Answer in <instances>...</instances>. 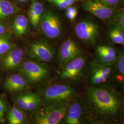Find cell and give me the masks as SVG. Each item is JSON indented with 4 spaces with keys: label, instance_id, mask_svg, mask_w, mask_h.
<instances>
[{
    "label": "cell",
    "instance_id": "cell-24",
    "mask_svg": "<svg viewBox=\"0 0 124 124\" xmlns=\"http://www.w3.org/2000/svg\"><path fill=\"white\" fill-rule=\"evenodd\" d=\"M28 94L20 95L16 96L14 98V101L16 106L23 110H26L28 104Z\"/></svg>",
    "mask_w": 124,
    "mask_h": 124
},
{
    "label": "cell",
    "instance_id": "cell-16",
    "mask_svg": "<svg viewBox=\"0 0 124 124\" xmlns=\"http://www.w3.org/2000/svg\"><path fill=\"white\" fill-rule=\"evenodd\" d=\"M44 12L43 6L40 2L33 0L29 12V16L32 25L35 28L38 26Z\"/></svg>",
    "mask_w": 124,
    "mask_h": 124
},
{
    "label": "cell",
    "instance_id": "cell-35",
    "mask_svg": "<svg viewBox=\"0 0 124 124\" xmlns=\"http://www.w3.org/2000/svg\"><path fill=\"white\" fill-rule=\"evenodd\" d=\"M122 2H123L124 3V0H122Z\"/></svg>",
    "mask_w": 124,
    "mask_h": 124
},
{
    "label": "cell",
    "instance_id": "cell-15",
    "mask_svg": "<svg viewBox=\"0 0 124 124\" xmlns=\"http://www.w3.org/2000/svg\"><path fill=\"white\" fill-rule=\"evenodd\" d=\"M26 81L21 75L15 74L8 77L5 81L4 86L8 91L11 92L21 91L26 87Z\"/></svg>",
    "mask_w": 124,
    "mask_h": 124
},
{
    "label": "cell",
    "instance_id": "cell-2",
    "mask_svg": "<svg viewBox=\"0 0 124 124\" xmlns=\"http://www.w3.org/2000/svg\"><path fill=\"white\" fill-rule=\"evenodd\" d=\"M74 95V89L70 85H53L44 91L42 100L46 106L66 103Z\"/></svg>",
    "mask_w": 124,
    "mask_h": 124
},
{
    "label": "cell",
    "instance_id": "cell-19",
    "mask_svg": "<svg viewBox=\"0 0 124 124\" xmlns=\"http://www.w3.org/2000/svg\"><path fill=\"white\" fill-rule=\"evenodd\" d=\"M8 119L10 124H23L26 119V116L23 110L17 106H13L8 113Z\"/></svg>",
    "mask_w": 124,
    "mask_h": 124
},
{
    "label": "cell",
    "instance_id": "cell-10",
    "mask_svg": "<svg viewBox=\"0 0 124 124\" xmlns=\"http://www.w3.org/2000/svg\"><path fill=\"white\" fill-rule=\"evenodd\" d=\"M95 53L97 62L107 65H114L119 52L111 45L100 44L96 46Z\"/></svg>",
    "mask_w": 124,
    "mask_h": 124
},
{
    "label": "cell",
    "instance_id": "cell-4",
    "mask_svg": "<svg viewBox=\"0 0 124 124\" xmlns=\"http://www.w3.org/2000/svg\"><path fill=\"white\" fill-rule=\"evenodd\" d=\"M75 35L80 40L91 45L95 44L98 40L100 30L97 23L92 20L80 21L75 28Z\"/></svg>",
    "mask_w": 124,
    "mask_h": 124
},
{
    "label": "cell",
    "instance_id": "cell-20",
    "mask_svg": "<svg viewBox=\"0 0 124 124\" xmlns=\"http://www.w3.org/2000/svg\"><path fill=\"white\" fill-rule=\"evenodd\" d=\"M28 19L25 16L21 14L17 16L13 24V31L16 36H22L27 31Z\"/></svg>",
    "mask_w": 124,
    "mask_h": 124
},
{
    "label": "cell",
    "instance_id": "cell-13",
    "mask_svg": "<svg viewBox=\"0 0 124 124\" xmlns=\"http://www.w3.org/2000/svg\"><path fill=\"white\" fill-rule=\"evenodd\" d=\"M84 109L81 103L75 101L69 105L64 118V122L67 124H79L81 122Z\"/></svg>",
    "mask_w": 124,
    "mask_h": 124
},
{
    "label": "cell",
    "instance_id": "cell-31",
    "mask_svg": "<svg viewBox=\"0 0 124 124\" xmlns=\"http://www.w3.org/2000/svg\"><path fill=\"white\" fill-rule=\"evenodd\" d=\"M5 31V26L2 24L0 23V36L3 35Z\"/></svg>",
    "mask_w": 124,
    "mask_h": 124
},
{
    "label": "cell",
    "instance_id": "cell-7",
    "mask_svg": "<svg viewBox=\"0 0 124 124\" xmlns=\"http://www.w3.org/2000/svg\"><path fill=\"white\" fill-rule=\"evenodd\" d=\"M42 15L40 23L42 33L49 38L58 37L62 31V24L59 18L50 11L45 12Z\"/></svg>",
    "mask_w": 124,
    "mask_h": 124
},
{
    "label": "cell",
    "instance_id": "cell-29",
    "mask_svg": "<svg viewBox=\"0 0 124 124\" xmlns=\"http://www.w3.org/2000/svg\"><path fill=\"white\" fill-rule=\"evenodd\" d=\"M62 2L66 3L69 5V6H71L72 5L75 4L76 2L79 1L80 0H58Z\"/></svg>",
    "mask_w": 124,
    "mask_h": 124
},
{
    "label": "cell",
    "instance_id": "cell-30",
    "mask_svg": "<svg viewBox=\"0 0 124 124\" xmlns=\"http://www.w3.org/2000/svg\"><path fill=\"white\" fill-rule=\"evenodd\" d=\"M66 17L68 19H69L71 21H73L75 19V18H76V15H74L72 13H67L66 12Z\"/></svg>",
    "mask_w": 124,
    "mask_h": 124
},
{
    "label": "cell",
    "instance_id": "cell-25",
    "mask_svg": "<svg viewBox=\"0 0 124 124\" xmlns=\"http://www.w3.org/2000/svg\"><path fill=\"white\" fill-rule=\"evenodd\" d=\"M114 21L124 31V7L121 9L117 10Z\"/></svg>",
    "mask_w": 124,
    "mask_h": 124
},
{
    "label": "cell",
    "instance_id": "cell-5",
    "mask_svg": "<svg viewBox=\"0 0 124 124\" xmlns=\"http://www.w3.org/2000/svg\"><path fill=\"white\" fill-rule=\"evenodd\" d=\"M85 11L92 14L104 22L114 20L118 9L113 8L98 0H85L82 3Z\"/></svg>",
    "mask_w": 124,
    "mask_h": 124
},
{
    "label": "cell",
    "instance_id": "cell-17",
    "mask_svg": "<svg viewBox=\"0 0 124 124\" xmlns=\"http://www.w3.org/2000/svg\"><path fill=\"white\" fill-rule=\"evenodd\" d=\"M107 35L112 43L124 46V31L116 23L114 22L111 24Z\"/></svg>",
    "mask_w": 124,
    "mask_h": 124
},
{
    "label": "cell",
    "instance_id": "cell-14",
    "mask_svg": "<svg viewBox=\"0 0 124 124\" xmlns=\"http://www.w3.org/2000/svg\"><path fill=\"white\" fill-rule=\"evenodd\" d=\"M23 52L20 48H13L8 52L2 60V65L6 70H13L19 66L22 60Z\"/></svg>",
    "mask_w": 124,
    "mask_h": 124
},
{
    "label": "cell",
    "instance_id": "cell-23",
    "mask_svg": "<svg viewBox=\"0 0 124 124\" xmlns=\"http://www.w3.org/2000/svg\"><path fill=\"white\" fill-rule=\"evenodd\" d=\"M15 47V45L11 43L5 37L0 36V55L8 53Z\"/></svg>",
    "mask_w": 124,
    "mask_h": 124
},
{
    "label": "cell",
    "instance_id": "cell-18",
    "mask_svg": "<svg viewBox=\"0 0 124 124\" xmlns=\"http://www.w3.org/2000/svg\"><path fill=\"white\" fill-rule=\"evenodd\" d=\"M116 81L123 83L124 82V50L119 52L117 60L114 64V74Z\"/></svg>",
    "mask_w": 124,
    "mask_h": 124
},
{
    "label": "cell",
    "instance_id": "cell-21",
    "mask_svg": "<svg viewBox=\"0 0 124 124\" xmlns=\"http://www.w3.org/2000/svg\"><path fill=\"white\" fill-rule=\"evenodd\" d=\"M16 7L8 0H0V19L9 17L16 12Z\"/></svg>",
    "mask_w": 124,
    "mask_h": 124
},
{
    "label": "cell",
    "instance_id": "cell-28",
    "mask_svg": "<svg viewBox=\"0 0 124 124\" xmlns=\"http://www.w3.org/2000/svg\"><path fill=\"white\" fill-rule=\"evenodd\" d=\"M66 9V12L67 13H72L76 16L77 15L78 12V9L75 6H72L71 5L69 6V7H68Z\"/></svg>",
    "mask_w": 124,
    "mask_h": 124
},
{
    "label": "cell",
    "instance_id": "cell-11",
    "mask_svg": "<svg viewBox=\"0 0 124 124\" xmlns=\"http://www.w3.org/2000/svg\"><path fill=\"white\" fill-rule=\"evenodd\" d=\"M28 52L31 57L40 62H50L53 57V52L52 48L47 44L42 41L33 43Z\"/></svg>",
    "mask_w": 124,
    "mask_h": 124
},
{
    "label": "cell",
    "instance_id": "cell-6",
    "mask_svg": "<svg viewBox=\"0 0 124 124\" xmlns=\"http://www.w3.org/2000/svg\"><path fill=\"white\" fill-rule=\"evenodd\" d=\"M20 71L25 80L32 84L39 82L48 74V70L45 67L30 61L23 62Z\"/></svg>",
    "mask_w": 124,
    "mask_h": 124
},
{
    "label": "cell",
    "instance_id": "cell-9",
    "mask_svg": "<svg viewBox=\"0 0 124 124\" xmlns=\"http://www.w3.org/2000/svg\"><path fill=\"white\" fill-rule=\"evenodd\" d=\"M85 66V59L81 55L66 63L60 73L62 79L74 80L81 75Z\"/></svg>",
    "mask_w": 124,
    "mask_h": 124
},
{
    "label": "cell",
    "instance_id": "cell-8",
    "mask_svg": "<svg viewBox=\"0 0 124 124\" xmlns=\"http://www.w3.org/2000/svg\"><path fill=\"white\" fill-rule=\"evenodd\" d=\"M114 65H107L97 61L92 63L89 79L92 86H100L106 83L114 74Z\"/></svg>",
    "mask_w": 124,
    "mask_h": 124
},
{
    "label": "cell",
    "instance_id": "cell-1",
    "mask_svg": "<svg viewBox=\"0 0 124 124\" xmlns=\"http://www.w3.org/2000/svg\"><path fill=\"white\" fill-rule=\"evenodd\" d=\"M86 94L98 121L109 122L121 117L124 100L115 89L101 85L92 86L87 88Z\"/></svg>",
    "mask_w": 124,
    "mask_h": 124
},
{
    "label": "cell",
    "instance_id": "cell-33",
    "mask_svg": "<svg viewBox=\"0 0 124 124\" xmlns=\"http://www.w3.org/2000/svg\"><path fill=\"white\" fill-rule=\"evenodd\" d=\"M18 0L19 2H24L26 1L27 0Z\"/></svg>",
    "mask_w": 124,
    "mask_h": 124
},
{
    "label": "cell",
    "instance_id": "cell-26",
    "mask_svg": "<svg viewBox=\"0 0 124 124\" xmlns=\"http://www.w3.org/2000/svg\"><path fill=\"white\" fill-rule=\"evenodd\" d=\"M7 109V103L4 98L0 96V123L4 122L5 113Z\"/></svg>",
    "mask_w": 124,
    "mask_h": 124
},
{
    "label": "cell",
    "instance_id": "cell-22",
    "mask_svg": "<svg viewBox=\"0 0 124 124\" xmlns=\"http://www.w3.org/2000/svg\"><path fill=\"white\" fill-rule=\"evenodd\" d=\"M28 104L27 111H34L39 108L41 100L39 96L34 93L28 94Z\"/></svg>",
    "mask_w": 124,
    "mask_h": 124
},
{
    "label": "cell",
    "instance_id": "cell-34",
    "mask_svg": "<svg viewBox=\"0 0 124 124\" xmlns=\"http://www.w3.org/2000/svg\"><path fill=\"white\" fill-rule=\"evenodd\" d=\"M123 84V94L124 95V82L122 83Z\"/></svg>",
    "mask_w": 124,
    "mask_h": 124
},
{
    "label": "cell",
    "instance_id": "cell-12",
    "mask_svg": "<svg viewBox=\"0 0 124 124\" xmlns=\"http://www.w3.org/2000/svg\"><path fill=\"white\" fill-rule=\"evenodd\" d=\"M80 47L75 41L70 38L64 41L59 50V57L61 62L67 63L81 55Z\"/></svg>",
    "mask_w": 124,
    "mask_h": 124
},
{
    "label": "cell",
    "instance_id": "cell-32",
    "mask_svg": "<svg viewBox=\"0 0 124 124\" xmlns=\"http://www.w3.org/2000/svg\"><path fill=\"white\" fill-rule=\"evenodd\" d=\"M121 117L123 118L124 119V107H123V110H122V113H121Z\"/></svg>",
    "mask_w": 124,
    "mask_h": 124
},
{
    "label": "cell",
    "instance_id": "cell-27",
    "mask_svg": "<svg viewBox=\"0 0 124 124\" xmlns=\"http://www.w3.org/2000/svg\"><path fill=\"white\" fill-rule=\"evenodd\" d=\"M102 3L113 8L117 9L120 7L122 0H98Z\"/></svg>",
    "mask_w": 124,
    "mask_h": 124
},
{
    "label": "cell",
    "instance_id": "cell-3",
    "mask_svg": "<svg viewBox=\"0 0 124 124\" xmlns=\"http://www.w3.org/2000/svg\"><path fill=\"white\" fill-rule=\"evenodd\" d=\"M68 103L46 106L37 111L34 116L35 124H59L65 118Z\"/></svg>",
    "mask_w": 124,
    "mask_h": 124
}]
</instances>
